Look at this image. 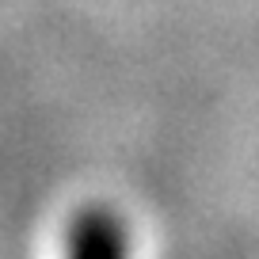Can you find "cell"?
<instances>
[{
    "mask_svg": "<svg viewBox=\"0 0 259 259\" xmlns=\"http://www.w3.org/2000/svg\"><path fill=\"white\" fill-rule=\"evenodd\" d=\"M65 259H130L126 221L107 206H84L69 225Z\"/></svg>",
    "mask_w": 259,
    "mask_h": 259,
    "instance_id": "obj_1",
    "label": "cell"
}]
</instances>
